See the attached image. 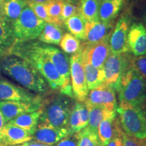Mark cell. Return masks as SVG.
Listing matches in <instances>:
<instances>
[{
	"label": "cell",
	"mask_w": 146,
	"mask_h": 146,
	"mask_svg": "<svg viewBox=\"0 0 146 146\" xmlns=\"http://www.w3.org/2000/svg\"><path fill=\"white\" fill-rule=\"evenodd\" d=\"M13 26L3 18L0 19V47L12 46L15 43Z\"/></svg>",
	"instance_id": "27"
},
{
	"label": "cell",
	"mask_w": 146,
	"mask_h": 146,
	"mask_svg": "<svg viewBox=\"0 0 146 146\" xmlns=\"http://www.w3.org/2000/svg\"><path fill=\"white\" fill-rule=\"evenodd\" d=\"M121 129L116 111H106L98 129V137L102 145H106Z\"/></svg>",
	"instance_id": "18"
},
{
	"label": "cell",
	"mask_w": 146,
	"mask_h": 146,
	"mask_svg": "<svg viewBox=\"0 0 146 146\" xmlns=\"http://www.w3.org/2000/svg\"><path fill=\"white\" fill-rule=\"evenodd\" d=\"M54 1H64L65 0H54Z\"/></svg>",
	"instance_id": "46"
},
{
	"label": "cell",
	"mask_w": 146,
	"mask_h": 146,
	"mask_svg": "<svg viewBox=\"0 0 146 146\" xmlns=\"http://www.w3.org/2000/svg\"><path fill=\"white\" fill-rule=\"evenodd\" d=\"M78 132L70 134L62 139L60 141L54 146H78Z\"/></svg>",
	"instance_id": "38"
},
{
	"label": "cell",
	"mask_w": 146,
	"mask_h": 146,
	"mask_svg": "<svg viewBox=\"0 0 146 146\" xmlns=\"http://www.w3.org/2000/svg\"><path fill=\"white\" fill-rule=\"evenodd\" d=\"M0 68L22 86L36 93H45L47 83L41 74L27 61L15 56L5 57Z\"/></svg>",
	"instance_id": "2"
},
{
	"label": "cell",
	"mask_w": 146,
	"mask_h": 146,
	"mask_svg": "<svg viewBox=\"0 0 146 146\" xmlns=\"http://www.w3.org/2000/svg\"><path fill=\"white\" fill-rule=\"evenodd\" d=\"M41 99L39 96L32 94L26 89L6 80L0 79V101L33 102Z\"/></svg>",
	"instance_id": "14"
},
{
	"label": "cell",
	"mask_w": 146,
	"mask_h": 146,
	"mask_svg": "<svg viewBox=\"0 0 146 146\" xmlns=\"http://www.w3.org/2000/svg\"><path fill=\"white\" fill-rule=\"evenodd\" d=\"M100 5L99 0H81L78 12L88 23L98 21Z\"/></svg>",
	"instance_id": "24"
},
{
	"label": "cell",
	"mask_w": 146,
	"mask_h": 146,
	"mask_svg": "<svg viewBox=\"0 0 146 146\" xmlns=\"http://www.w3.org/2000/svg\"><path fill=\"white\" fill-rule=\"evenodd\" d=\"M60 47L66 54H74L79 52L81 42L79 39L69 33H66L59 43Z\"/></svg>",
	"instance_id": "29"
},
{
	"label": "cell",
	"mask_w": 146,
	"mask_h": 146,
	"mask_svg": "<svg viewBox=\"0 0 146 146\" xmlns=\"http://www.w3.org/2000/svg\"><path fill=\"white\" fill-rule=\"evenodd\" d=\"M127 44L129 52L135 57L146 54V29L141 23H134L130 27Z\"/></svg>",
	"instance_id": "16"
},
{
	"label": "cell",
	"mask_w": 146,
	"mask_h": 146,
	"mask_svg": "<svg viewBox=\"0 0 146 146\" xmlns=\"http://www.w3.org/2000/svg\"><path fill=\"white\" fill-rule=\"evenodd\" d=\"M70 81L74 98L78 102H83L89 94L86 77L81 55L79 52L70 58Z\"/></svg>",
	"instance_id": "8"
},
{
	"label": "cell",
	"mask_w": 146,
	"mask_h": 146,
	"mask_svg": "<svg viewBox=\"0 0 146 146\" xmlns=\"http://www.w3.org/2000/svg\"><path fill=\"white\" fill-rule=\"evenodd\" d=\"M122 132H123V130L121 129L117 134L115 135L104 146H123V140H122Z\"/></svg>",
	"instance_id": "39"
},
{
	"label": "cell",
	"mask_w": 146,
	"mask_h": 146,
	"mask_svg": "<svg viewBox=\"0 0 146 146\" xmlns=\"http://www.w3.org/2000/svg\"><path fill=\"white\" fill-rule=\"evenodd\" d=\"M70 134L68 129H57L47 123H39L32 137L36 141L54 145Z\"/></svg>",
	"instance_id": "15"
},
{
	"label": "cell",
	"mask_w": 146,
	"mask_h": 146,
	"mask_svg": "<svg viewBox=\"0 0 146 146\" xmlns=\"http://www.w3.org/2000/svg\"><path fill=\"white\" fill-rule=\"evenodd\" d=\"M26 1H27V2H28V1H29V0H26Z\"/></svg>",
	"instance_id": "48"
},
{
	"label": "cell",
	"mask_w": 146,
	"mask_h": 146,
	"mask_svg": "<svg viewBox=\"0 0 146 146\" xmlns=\"http://www.w3.org/2000/svg\"><path fill=\"white\" fill-rule=\"evenodd\" d=\"M78 146H102L99 141L98 134L91 132L84 128L78 132Z\"/></svg>",
	"instance_id": "31"
},
{
	"label": "cell",
	"mask_w": 146,
	"mask_h": 146,
	"mask_svg": "<svg viewBox=\"0 0 146 146\" xmlns=\"http://www.w3.org/2000/svg\"><path fill=\"white\" fill-rule=\"evenodd\" d=\"M113 21L105 23L100 21L88 23L85 26V43L89 45L98 43L110 36Z\"/></svg>",
	"instance_id": "19"
},
{
	"label": "cell",
	"mask_w": 146,
	"mask_h": 146,
	"mask_svg": "<svg viewBox=\"0 0 146 146\" xmlns=\"http://www.w3.org/2000/svg\"><path fill=\"white\" fill-rule=\"evenodd\" d=\"M100 1V2L101 3V2H103V1H107V0H99Z\"/></svg>",
	"instance_id": "45"
},
{
	"label": "cell",
	"mask_w": 146,
	"mask_h": 146,
	"mask_svg": "<svg viewBox=\"0 0 146 146\" xmlns=\"http://www.w3.org/2000/svg\"><path fill=\"white\" fill-rule=\"evenodd\" d=\"M62 3V1L51 0L50 2L45 4L47 14L53 24H56L60 27L63 23L61 20Z\"/></svg>",
	"instance_id": "30"
},
{
	"label": "cell",
	"mask_w": 146,
	"mask_h": 146,
	"mask_svg": "<svg viewBox=\"0 0 146 146\" xmlns=\"http://www.w3.org/2000/svg\"><path fill=\"white\" fill-rule=\"evenodd\" d=\"M41 113V108L35 112L25 113L11 120L10 121L8 122V123L17 126L33 135L39 123Z\"/></svg>",
	"instance_id": "20"
},
{
	"label": "cell",
	"mask_w": 146,
	"mask_h": 146,
	"mask_svg": "<svg viewBox=\"0 0 146 146\" xmlns=\"http://www.w3.org/2000/svg\"><path fill=\"white\" fill-rule=\"evenodd\" d=\"M61 20L63 22L78 12V6L76 5L71 0H65L62 1Z\"/></svg>",
	"instance_id": "34"
},
{
	"label": "cell",
	"mask_w": 146,
	"mask_h": 146,
	"mask_svg": "<svg viewBox=\"0 0 146 146\" xmlns=\"http://www.w3.org/2000/svg\"><path fill=\"white\" fill-rule=\"evenodd\" d=\"M143 146H146V141H145V144H144Z\"/></svg>",
	"instance_id": "47"
},
{
	"label": "cell",
	"mask_w": 146,
	"mask_h": 146,
	"mask_svg": "<svg viewBox=\"0 0 146 146\" xmlns=\"http://www.w3.org/2000/svg\"><path fill=\"white\" fill-rule=\"evenodd\" d=\"M124 0H107L100 3L98 18L105 23L112 22L119 13L123 5Z\"/></svg>",
	"instance_id": "21"
},
{
	"label": "cell",
	"mask_w": 146,
	"mask_h": 146,
	"mask_svg": "<svg viewBox=\"0 0 146 146\" xmlns=\"http://www.w3.org/2000/svg\"><path fill=\"white\" fill-rule=\"evenodd\" d=\"M131 58L132 57L127 53L120 54L110 53L104 65L105 79L102 84L114 87L125 70L130 66Z\"/></svg>",
	"instance_id": "9"
},
{
	"label": "cell",
	"mask_w": 146,
	"mask_h": 146,
	"mask_svg": "<svg viewBox=\"0 0 146 146\" xmlns=\"http://www.w3.org/2000/svg\"><path fill=\"white\" fill-rule=\"evenodd\" d=\"M27 5L26 0H3V18L13 24Z\"/></svg>",
	"instance_id": "22"
},
{
	"label": "cell",
	"mask_w": 146,
	"mask_h": 146,
	"mask_svg": "<svg viewBox=\"0 0 146 146\" xmlns=\"http://www.w3.org/2000/svg\"><path fill=\"white\" fill-rule=\"evenodd\" d=\"M131 64L146 81V54L131 58Z\"/></svg>",
	"instance_id": "35"
},
{
	"label": "cell",
	"mask_w": 146,
	"mask_h": 146,
	"mask_svg": "<svg viewBox=\"0 0 146 146\" xmlns=\"http://www.w3.org/2000/svg\"><path fill=\"white\" fill-rule=\"evenodd\" d=\"M130 28V18L123 16L118 20L109 39L110 53L115 54H126L129 52L127 36Z\"/></svg>",
	"instance_id": "12"
},
{
	"label": "cell",
	"mask_w": 146,
	"mask_h": 146,
	"mask_svg": "<svg viewBox=\"0 0 146 146\" xmlns=\"http://www.w3.org/2000/svg\"><path fill=\"white\" fill-rule=\"evenodd\" d=\"M51 0H29L28 1H32V2L36 3H42V4H47L49 3Z\"/></svg>",
	"instance_id": "42"
},
{
	"label": "cell",
	"mask_w": 146,
	"mask_h": 146,
	"mask_svg": "<svg viewBox=\"0 0 146 146\" xmlns=\"http://www.w3.org/2000/svg\"><path fill=\"white\" fill-rule=\"evenodd\" d=\"M110 36L94 44H81L79 53L84 62L98 68H103L106 60L110 54L109 45Z\"/></svg>",
	"instance_id": "10"
},
{
	"label": "cell",
	"mask_w": 146,
	"mask_h": 146,
	"mask_svg": "<svg viewBox=\"0 0 146 146\" xmlns=\"http://www.w3.org/2000/svg\"><path fill=\"white\" fill-rule=\"evenodd\" d=\"M32 139L33 137L31 133L8 123L0 131V146H14Z\"/></svg>",
	"instance_id": "17"
},
{
	"label": "cell",
	"mask_w": 146,
	"mask_h": 146,
	"mask_svg": "<svg viewBox=\"0 0 146 146\" xmlns=\"http://www.w3.org/2000/svg\"><path fill=\"white\" fill-rule=\"evenodd\" d=\"M76 107H77L78 113H79L80 116V127L81 129H83L84 128L87 127L89 121V109L85 103L78 102L75 104Z\"/></svg>",
	"instance_id": "36"
},
{
	"label": "cell",
	"mask_w": 146,
	"mask_h": 146,
	"mask_svg": "<svg viewBox=\"0 0 146 146\" xmlns=\"http://www.w3.org/2000/svg\"><path fill=\"white\" fill-rule=\"evenodd\" d=\"M45 23L36 16L27 4L19 18L12 24L16 41L26 42L39 37Z\"/></svg>",
	"instance_id": "6"
},
{
	"label": "cell",
	"mask_w": 146,
	"mask_h": 146,
	"mask_svg": "<svg viewBox=\"0 0 146 146\" xmlns=\"http://www.w3.org/2000/svg\"><path fill=\"white\" fill-rule=\"evenodd\" d=\"M120 103L133 106L146 104V81L132 64L128 68L114 86Z\"/></svg>",
	"instance_id": "3"
},
{
	"label": "cell",
	"mask_w": 146,
	"mask_h": 146,
	"mask_svg": "<svg viewBox=\"0 0 146 146\" xmlns=\"http://www.w3.org/2000/svg\"><path fill=\"white\" fill-rule=\"evenodd\" d=\"M89 109V121L87 128L91 132L98 134V129L100 123L104 117L106 110L101 107L98 106H87Z\"/></svg>",
	"instance_id": "28"
},
{
	"label": "cell",
	"mask_w": 146,
	"mask_h": 146,
	"mask_svg": "<svg viewBox=\"0 0 146 146\" xmlns=\"http://www.w3.org/2000/svg\"><path fill=\"white\" fill-rule=\"evenodd\" d=\"M84 102L87 106L101 107L109 112L116 111L115 89L110 85L102 84L99 87L91 89Z\"/></svg>",
	"instance_id": "11"
},
{
	"label": "cell",
	"mask_w": 146,
	"mask_h": 146,
	"mask_svg": "<svg viewBox=\"0 0 146 146\" xmlns=\"http://www.w3.org/2000/svg\"><path fill=\"white\" fill-rule=\"evenodd\" d=\"M87 87L89 90L101 85L105 79V72L103 68H98L90 64L83 61Z\"/></svg>",
	"instance_id": "23"
},
{
	"label": "cell",
	"mask_w": 146,
	"mask_h": 146,
	"mask_svg": "<svg viewBox=\"0 0 146 146\" xmlns=\"http://www.w3.org/2000/svg\"><path fill=\"white\" fill-rule=\"evenodd\" d=\"M3 0H0V19L3 18Z\"/></svg>",
	"instance_id": "43"
},
{
	"label": "cell",
	"mask_w": 146,
	"mask_h": 146,
	"mask_svg": "<svg viewBox=\"0 0 146 146\" xmlns=\"http://www.w3.org/2000/svg\"><path fill=\"white\" fill-rule=\"evenodd\" d=\"M74 104L72 98L62 94L44 100L39 122L57 129H68L69 117Z\"/></svg>",
	"instance_id": "4"
},
{
	"label": "cell",
	"mask_w": 146,
	"mask_h": 146,
	"mask_svg": "<svg viewBox=\"0 0 146 146\" xmlns=\"http://www.w3.org/2000/svg\"><path fill=\"white\" fill-rule=\"evenodd\" d=\"M41 50L54 64L59 73L62 81V85L60 88V93L65 96L74 98L70 81V60L64 53L54 46L41 45Z\"/></svg>",
	"instance_id": "7"
},
{
	"label": "cell",
	"mask_w": 146,
	"mask_h": 146,
	"mask_svg": "<svg viewBox=\"0 0 146 146\" xmlns=\"http://www.w3.org/2000/svg\"><path fill=\"white\" fill-rule=\"evenodd\" d=\"M1 53H2V47H0V55H1Z\"/></svg>",
	"instance_id": "44"
},
{
	"label": "cell",
	"mask_w": 146,
	"mask_h": 146,
	"mask_svg": "<svg viewBox=\"0 0 146 146\" xmlns=\"http://www.w3.org/2000/svg\"><path fill=\"white\" fill-rule=\"evenodd\" d=\"M10 54L31 64L45 78L52 89H60L62 81L59 73L38 43L18 42L11 46Z\"/></svg>",
	"instance_id": "1"
},
{
	"label": "cell",
	"mask_w": 146,
	"mask_h": 146,
	"mask_svg": "<svg viewBox=\"0 0 146 146\" xmlns=\"http://www.w3.org/2000/svg\"><path fill=\"white\" fill-rule=\"evenodd\" d=\"M63 32L60 26L53 23H45L43 31L39 36L40 41L48 44L59 45Z\"/></svg>",
	"instance_id": "26"
},
{
	"label": "cell",
	"mask_w": 146,
	"mask_h": 146,
	"mask_svg": "<svg viewBox=\"0 0 146 146\" xmlns=\"http://www.w3.org/2000/svg\"><path fill=\"white\" fill-rule=\"evenodd\" d=\"M122 130L129 135L146 139V108L120 103L116 109Z\"/></svg>",
	"instance_id": "5"
},
{
	"label": "cell",
	"mask_w": 146,
	"mask_h": 146,
	"mask_svg": "<svg viewBox=\"0 0 146 146\" xmlns=\"http://www.w3.org/2000/svg\"><path fill=\"white\" fill-rule=\"evenodd\" d=\"M67 128H68V130L70 134L78 133L80 131H81V127H80L79 113H78V108L76 104H74L72 112L70 115Z\"/></svg>",
	"instance_id": "32"
},
{
	"label": "cell",
	"mask_w": 146,
	"mask_h": 146,
	"mask_svg": "<svg viewBox=\"0 0 146 146\" xmlns=\"http://www.w3.org/2000/svg\"><path fill=\"white\" fill-rule=\"evenodd\" d=\"M42 104L41 99L33 102L0 101V110L7 123L20 115L37 110L41 108Z\"/></svg>",
	"instance_id": "13"
},
{
	"label": "cell",
	"mask_w": 146,
	"mask_h": 146,
	"mask_svg": "<svg viewBox=\"0 0 146 146\" xmlns=\"http://www.w3.org/2000/svg\"><path fill=\"white\" fill-rule=\"evenodd\" d=\"M122 140L123 146H143L146 139H139L129 135L123 131Z\"/></svg>",
	"instance_id": "37"
},
{
	"label": "cell",
	"mask_w": 146,
	"mask_h": 146,
	"mask_svg": "<svg viewBox=\"0 0 146 146\" xmlns=\"http://www.w3.org/2000/svg\"><path fill=\"white\" fill-rule=\"evenodd\" d=\"M5 124H6V122L5 120L4 116H3L1 111L0 110V131L3 129V127H4Z\"/></svg>",
	"instance_id": "41"
},
{
	"label": "cell",
	"mask_w": 146,
	"mask_h": 146,
	"mask_svg": "<svg viewBox=\"0 0 146 146\" xmlns=\"http://www.w3.org/2000/svg\"><path fill=\"white\" fill-rule=\"evenodd\" d=\"M68 31L78 39L85 40V26L87 21L84 19L79 12L73 15L64 21Z\"/></svg>",
	"instance_id": "25"
},
{
	"label": "cell",
	"mask_w": 146,
	"mask_h": 146,
	"mask_svg": "<svg viewBox=\"0 0 146 146\" xmlns=\"http://www.w3.org/2000/svg\"><path fill=\"white\" fill-rule=\"evenodd\" d=\"M29 6L31 8L34 13L36 14V16L40 19L43 20L45 23H53L51 18L49 17L48 14H47L46 7L45 4H42V3H36L32 2V1H28L27 2Z\"/></svg>",
	"instance_id": "33"
},
{
	"label": "cell",
	"mask_w": 146,
	"mask_h": 146,
	"mask_svg": "<svg viewBox=\"0 0 146 146\" xmlns=\"http://www.w3.org/2000/svg\"><path fill=\"white\" fill-rule=\"evenodd\" d=\"M14 146H54L50 145H47V144H44L40 143V142L36 141H29L25 143L19 144V145H16Z\"/></svg>",
	"instance_id": "40"
}]
</instances>
